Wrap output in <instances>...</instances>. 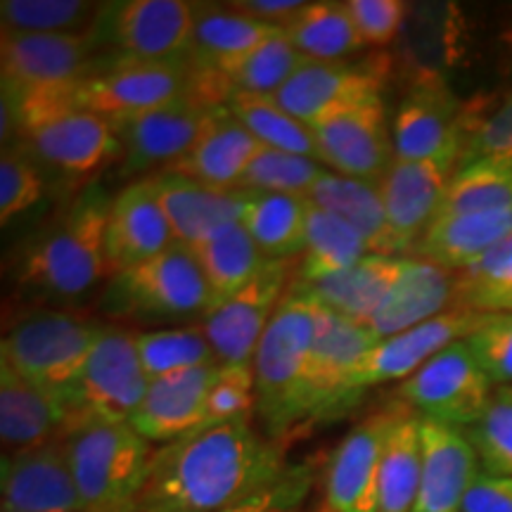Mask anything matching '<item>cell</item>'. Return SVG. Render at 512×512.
<instances>
[{"label":"cell","instance_id":"obj_38","mask_svg":"<svg viewBox=\"0 0 512 512\" xmlns=\"http://www.w3.org/2000/svg\"><path fill=\"white\" fill-rule=\"evenodd\" d=\"M368 254H373L368 242L349 223L311 204L309 221H306V245L297 271L299 283H313L347 271Z\"/></svg>","mask_w":512,"mask_h":512},{"label":"cell","instance_id":"obj_13","mask_svg":"<svg viewBox=\"0 0 512 512\" xmlns=\"http://www.w3.org/2000/svg\"><path fill=\"white\" fill-rule=\"evenodd\" d=\"M463 145H453L439 155L403 162L394 159L380 181L387 221L401 256H411L413 247L437 219L446 188L456 176Z\"/></svg>","mask_w":512,"mask_h":512},{"label":"cell","instance_id":"obj_28","mask_svg":"<svg viewBox=\"0 0 512 512\" xmlns=\"http://www.w3.org/2000/svg\"><path fill=\"white\" fill-rule=\"evenodd\" d=\"M67 425L64 403L19 375L0 358V444L3 456L34 451L62 439Z\"/></svg>","mask_w":512,"mask_h":512},{"label":"cell","instance_id":"obj_19","mask_svg":"<svg viewBox=\"0 0 512 512\" xmlns=\"http://www.w3.org/2000/svg\"><path fill=\"white\" fill-rule=\"evenodd\" d=\"M486 313L453 306L441 316L415 325V328L401 332V335L382 339L370 354L363 358L361 366L354 370L347 384V396L351 401L368 387L389 380H408L418 370L430 363L439 351L451 347L453 342L467 339L477 330Z\"/></svg>","mask_w":512,"mask_h":512},{"label":"cell","instance_id":"obj_16","mask_svg":"<svg viewBox=\"0 0 512 512\" xmlns=\"http://www.w3.org/2000/svg\"><path fill=\"white\" fill-rule=\"evenodd\" d=\"M98 31L93 34H3L0 74L17 91L67 88L95 72Z\"/></svg>","mask_w":512,"mask_h":512},{"label":"cell","instance_id":"obj_49","mask_svg":"<svg viewBox=\"0 0 512 512\" xmlns=\"http://www.w3.org/2000/svg\"><path fill=\"white\" fill-rule=\"evenodd\" d=\"M313 472L316 467L311 460L287 465L273 482L221 512H304L313 489Z\"/></svg>","mask_w":512,"mask_h":512},{"label":"cell","instance_id":"obj_7","mask_svg":"<svg viewBox=\"0 0 512 512\" xmlns=\"http://www.w3.org/2000/svg\"><path fill=\"white\" fill-rule=\"evenodd\" d=\"M150 382L140 363L136 332L102 325L79 387L67 403L64 432L83 422H131Z\"/></svg>","mask_w":512,"mask_h":512},{"label":"cell","instance_id":"obj_27","mask_svg":"<svg viewBox=\"0 0 512 512\" xmlns=\"http://www.w3.org/2000/svg\"><path fill=\"white\" fill-rule=\"evenodd\" d=\"M280 27L233 10L228 3H195V27L188 64L204 74L233 76L266 38L278 34Z\"/></svg>","mask_w":512,"mask_h":512},{"label":"cell","instance_id":"obj_46","mask_svg":"<svg viewBox=\"0 0 512 512\" xmlns=\"http://www.w3.org/2000/svg\"><path fill=\"white\" fill-rule=\"evenodd\" d=\"M309 60L292 46V41L283 34V29L271 38H266L252 55L247 57L245 64L233 76V88L242 93L256 95H275L299 67Z\"/></svg>","mask_w":512,"mask_h":512},{"label":"cell","instance_id":"obj_25","mask_svg":"<svg viewBox=\"0 0 512 512\" xmlns=\"http://www.w3.org/2000/svg\"><path fill=\"white\" fill-rule=\"evenodd\" d=\"M176 245L195 252L221 230L242 221L249 190H216L174 171L152 176Z\"/></svg>","mask_w":512,"mask_h":512},{"label":"cell","instance_id":"obj_54","mask_svg":"<svg viewBox=\"0 0 512 512\" xmlns=\"http://www.w3.org/2000/svg\"><path fill=\"white\" fill-rule=\"evenodd\" d=\"M228 5L233 10H240L249 17L259 19V22L273 24V27H285L306 3H299V0H238V3Z\"/></svg>","mask_w":512,"mask_h":512},{"label":"cell","instance_id":"obj_53","mask_svg":"<svg viewBox=\"0 0 512 512\" xmlns=\"http://www.w3.org/2000/svg\"><path fill=\"white\" fill-rule=\"evenodd\" d=\"M463 512H512V477L482 472L467 491Z\"/></svg>","mask_w":512,"mask_h":512},{"label":"cell","instance_id":"obj_51","mask_svg":"<svg viewBox=\"0 0 512 512\" xmlns=\"http://www.w3.org/2000/svg\"><path fill=\"white\" fill-rule=\"evenodd\" d=\"M43 197V178L22 147H12L0 159V223L34 207Z\"/></svg>","mask_w":512,"mask_h":512},{"label":"cell","instance_id":"obj_47","mask_svg":"<svg viewBox=\"0 0 512 512\" xmlns=\"http://www.w3.org/2000/svg\"><path fill=\"white\" fill-rule=\"evenodd\" d=\"M475 162L512 166V91L486 112L467 107L460 166Z\"/></svg>","mask_w":512,"mask_h":512},{"label":"cell","instance_id":"obj_48","mask_svg":"<svg viewBox=\"0 0 512 512\" xmlns=\"http://www.w3.org/2000/svg\"><path fill=\"white\" fill-rule=\"evenodd\" d=\"M256 411V382L252 363L238 366H219L214 382H211L207 399V418L204 427H216L230 420L252 418Z\"/></svg>","mask_w":512,"mask_h":512},{"label":"cell","instance_id":"obj_9","mask_svg":"<svg viewBox=\"0 0 512 512\" xmlns=\"http://www.w3.org/2000/svg\"><path fill=\"white\" fill-rule=\"evenodd\" d=\"M496 384L479 368L465 339L439 351L401 382L399 396L422 418L467 430L482 418Z\"/></svg>","mask_w":512,"mask_h":512},{"label":"cell","instance_id":"obj_23","mask_svg":"<svg viewBox=\"0 0 512 512\" xmlns=\"http://www.w3.org/2000/svg\"><path fill=\"white\" fill-rule=\"evenodd\" d=\"M0 512H86L62 439L3 456Z\"/></svg>","mask_w":512,"mask_h":512},{"label":"cell","instance_id":"obj_29","mask_svg":"<svg viewBox=\"0 0 512 512\" xmlns=\"http://www.w3.org/2000/svg\"><path fill=\"white\" fill-rule=\"evenodd\" d=\"M456 297L458 273L408 256L399 280L366 325L380 339L401 335L453 309Z\"/></svg>","mask_w":512,"mask_h":512},{"label":"cell","instance_id":"obj_31","mask_svg":"<svg viewBox=\"0 0 512 512\" xmlns=\"http://www.w3.org/2000/svg\"><path fill=\"white\" fill-rule=\"evenodd\" d=\"M512 235V207L437 219L413 247V259L460 273Z\"/></svg>","mask_w":512,"mask_h":512},{"label":"cell","instance_id":"obj_52","mask_svg":"<svg viewBox=\"0 0 512 512\" xmlns=\"http://www.w3.org/2000/svg\"><path fill=\"white\" fill-rule=\"evenodd\" d=\"M363 46H389L403 27L408 5L401 0H347Z\"/></svg>","mask_w":512,"mask_h":512},{"label":"cell","instance_id":"obj_44","mask_svg":"<svg viewBox=\"0 0 512 512\" xmlns=\"http://www.w3.org/2000/svg\"><path fill=\"white\" fill-rule=\"evenodd\" d=\"M325 171L328 169L318 159L264 147L240 178L238 190L306 197Z\"/></svg>","mask_w":512,"mask_h":512},{"label":"cell","instance_id":"obj_33","mask_svg":"<svg viewBox=\"0 0 512 512\" xmlns=\"http://www.w3.org/2000/svg\"><path fill=\"white\" fill-rule=\"evenodd\" d=\"M306 200L313 207L330 211L344 223H349L368 242L373 254L401 256L392 228H389L382 188L377 181H363V178L325 171L323 178L306 195Z\"/></svg>","mask_w":512,"mask_h":512},{"label":"cell","instance_id":"obj_1","mask_svg":"<svg viewBox=\"0 0 512 512\" xmlns=\"http://www.w3.org/2000/svg\"><path fill=\"white\" fill-rule=\"evenodd\" d=\"M287 467L285 448L252 418L204 427L155 448L138 512H221Z\"/></svg>","mask_w":512,"mask_h":512},{"label":"cell","instance_id":"obj_41","mask_svg":"<svg viewBox=\"0 0 512 512\" xmlns=\"http://www.w3.org/2000/svg\"><path fill=\"white\" fill-rule=\"evenodd\" d=\"M136 342L140 363L150 380L219 363L202 325L138 332Z\"/></svg>","mask_w":512,"mask_h":512},{"label":"cell","instance_id":"obj_22","mask_svg":"<svg viewBox=\"0 0 512 512\" xmlns=\"http://www.w3.org/2000/svg\"><path fill=\"white\" fill-rule=\"evenodd\" d=\"M166 211L159 202L155 178L128 183L112 200L107 223V264L110 275L136 268L174 247Z\"/></svg>","mask_w":512,"mask_h":512},{"label":"cell","instance_id":"obj_36","mask_svg":"<svg viewBox=\"0 0 512 512\" xmlns=\"http://www.w3.org/2000/svg\"><path fill=\"white\" fill-rule=\"evenodd\" d=\"M420 420L413 408L401 406L399 418L384 441L377 512H413L415 508L422 475Z\"/></svg>","mask_w":512,"mask_h":512},{"label":"cell","instance_id":"obj_32","mask_svg":"<svg viewBox=\"0 0 512 512\" xmlns=\"http://www.w3.org/2000/svg\"><path fill=\"white\" fill-rule=\"evenodd\" d=\"M406 259L408 256L368 254L356 266L330 278L313 280V283H299L294 278V287L316 299L323 309L366 325L399 280Z\"/></svg>","mask_w":512,"mask_h":512},{"label":"cell","instance_id":"obj_18","mask_svg":"<svg viewBox=\"0 0 512 512\" xmlns=\"http://www.w3.org/2000/svg\"><path fill=\"white\" fill-rule=\"evenodd\" d=\"M216 110L185 95L157 110L112 121L124 155L121 176L145 174L155 166L169 169L200 140Z\"/></svg>","mask_w":512,"mask_h":512},{"label":"cell","instance_id":"obj_30","mask_svg":"<svg viewBox=\"0 0 512 512\" xmlns=\"http://www.w3.org/2000/svg\"><path fill=\"white\" fill-rule=\"evenodd\" d=\"M264 147L230 114L228 107H219L188 155L166 171L216 190H238L240 178Z\"/></svg>","mask_w":512,"mask_h":512},{"label":"cell","instance_id":"obj_39","mask_svg":"<svg viewBox=\"0 0 512 512\" xmlns=\"http://www.w3.org/2000/svg\"><path fill=\"white\" fill-rule=\"evenodd\" d=\"M226 107L261 145L320 162L318 140L313 128L306 126L304 121L294 119L290 112H285L273 100V95L233 91Z\"/></svg>","mask_w":512,"mask_h":512},{"label":"cell","instance_id":"obj_10","mask_svg":"<svg viewBox=\"0 0 512 512\" xmlns=\"http://www.w3.org/2000/svg\"><path fill=\"white\" fill-rule=\"evenodd\" d=\"M380 342L368 325L320 306L316 342L304 382V425L337 418L347 411L354 403L347 396L351 375Z\"/></svg>","mask_w":512,"mask_h":512},{"label":"cell","instance_id":"obj_50","mask_svg":"<svg viewBox=\"0 0 512 512\" xmlns=\"http://www.w3.org/2000/svg\"><path fill=\"white\" fill-rule=\"evenodd\" d=\"M465 342L496 387L512 384V313H486Z\"/></svg>","mask_w":512,"mask_h":512},{"label":"cell","instance_id":"obj_37","mask_svg":"<svg viewBox=\"0 0 512 512\" xmlns=\"http://www.w3.org/2000/svg\"><path fill=\"white\" fill-rule=\"evenodd\" d=\"M283 34L304 57L318 62H337L363 48L347 3H306L285 24Z\"/></svg>","mask_w":512,"mask_h":512},{"label":"cell","instance_id":"obj_2","mask_svg":"<svg viewBox=\"0 0 512 512\" xmlns=\"http://www.w3.org/2000/svg\"><path fill=\"white\" fill-rule=\"evenodd\" d=\"M112 200L107 190L91 183L46 233L31 242L17 273L27 297L69 302L110 275L107 223Z\"/></svg>","mask_w":512,"mask_h":512},{"label":"cell","instance_id":"obj_45","mask_svg":"<svg viewBox=\"0 0 512 512\" xmlns=\"http://www.w3.org/2000/svg\"><path fill=\"white\" fill-rule=\"evenodd\" d=\"M463 432L475 446L482 472L512 477V384L496 387L482 418Z\"/></svg>","mask_w":512,"mask_h":512},{"label":"cell","instance_id":"obj_6","mask_svg":"<svg viewBox=\"0 0 512 512\" xmlns=\"http://www.w3.org/2000/svg\"><path fill=\"white\" fill-rule=\"evenodd\" d=\"M211 294L192 249L174 245L155 259L112 275L102 309L117 318L183 320L207 316Z\"/></svg>","mask_w":512,"mask_h":512},{"label":"cell","instance_id":"obj_43","mask_svg":"<svg viewBox=\"0 0 512 512\" xmlns=\"http://www.w3.org/2000/svg\"><path fill=\"white\" fill-rule=\"evenodd\" d=\"M456 306L479 313H512V235L458 273Z\"/></svg>","mask_w":512,"mask_h":512},{"label":"cell","instance_id":"obj_24","mask_svg":"<svg viewBox=\"0 0 512 512\" xmlns=\"http://www.w3.org/2000/svg\"><path fill=\"white\" fill-rule=\"evenodd\" d=\"M420 439L422 475L413 512H463L467 491L482 475L475 446L463 430L427 418L420 420Z\"/></svg>","mask_w":512,"mask_h":512},{"label":"cell","instance_id":"obj_5","mask_svg":"<svg viewBox=\"0 0 512 512\" xmlns=\"http://www.w3.org/2000/svg\"><path fill=\"white\" fill-rule=\"evenodd\" d=\"M100 330V323L74 313L36 311L5 332L0 358L60 399L67 411Z\"/></svg>","mask_w":512,"mask_h":512},{"label":"cell","instance_id":"obj_20","mask_svg":"<svg viewBox=\"0 0 512 512\" xmlns=\"http://www.w3.org/2000/svg\"><path fill=\"white\" fill-rule=\"evenodd\" d=\"M387 62H318L306 60L299 72L273 95V100L306 126L330 117L332 112L382 91Z\"/></svg>","mask_w":512,"mask_h":512},{"label":"cell","instance_id":"obj_12","mask_svg":"<svg viewBox=\"0 0 512 512\" xmlns=\"http://www.w3.org/2000/svg\"><path fill=\"white\" fill-rule=\"evenodd\" d=\"M311 128L320 164L332 166L335 174L380 183L394 164V138L380 93L351 102Z\"/></svg>","mask_w":512,"mask_h":512},{"label":"cell","instance_id":"obj_17","mask_svg":"<svg viewBox=\"0 0 512 512\" xmlns=\"http://www.w3.org/2000/svg\"><path fill=\"white\" fill-rule=\"evenodd\" d=\"M401 406L384 408L358 422L332 453L323 482L325 512L380 510V465L384 441L392 432Z\"/></svg>","mask_w":512,"mask_h":512},{"label":"cell","instance_id":"obj_8","mask_svg":"<svg viewBox=\"0 0 512 512\" xmlns=\"http://www.w3.org/2000/svg\"><path fill=\"white\" fill-rule=\"evenodd\" d=\"M190 93L188 64L140 62L119 55L72 86L74 110L110 121L157 110Z\"/></svg>","mask_w":512,"mask_h":512},{"label":"cell","instance_id":"obj_4","mask_svg":"<svg viewBox=\"0 0 512 512\" xmlns=\"http://www.w3.org/2000/svg\"><path fill=\"white\" fill-rule=\"evenodd\" d=\"M86 512H138L155 448L128 422H83L62 434Z\"/></svg>","mask_w":512,"mask_h":512},{"label":"cell","instance_id":"obj_42","mask_svg":"<svg viewBox=\"0 0 512 512\" xmlns=\"http://www.w3.org/2000/svg\"><path fill=\"white\" fill-rule=\"evenodd\" d=\"M512 207V166L475 162L460 166L448 183L437 219ZM434 219V221H437Z\"/></svg>","mask_w":512,"mask_h":512},{"label":"cell","instance_id":"obj_15","mask_svg":"<svg viewBox=\"0 0 512 512\" xmlns=\"http://www.w3.org/2000/svg\"><path fill=\"white\" fill-rule=\"evenodd\" d=\"M465 124L467 105L453 93L444 76L430 67L420 69L396 110L394 159L413 162L463 145Z\"/></svg>","mask_w":512,"mask_h":512},{"label":"cell","instance_id":"obj_26","mask_svg":"<svg viewBox=\"0 0 512 512\" xmlns=\"http://www.w3.org/2000/svg\"><path fill=\"white\" fill-rule=\"evenodd\" d=\"M216 373L219 363L152 380L128 425L150 444H169L200 430L207 418V399Z\"/></svg>","mask_w":512,"mask_h":512},{"label":"cell","instance_id":"obj_21","mask_svg":"<svg viewBox=\"0 0 512 512\" xmlns=\"http://www.w3.org/2000/svg\"><path fill=\"white\" fill-rule=\"evenodd\" d=\"M22 150L50 169L67 176H91L110 159L121 155L114 124L98 114L69 110L29 128Z\"/></svg>","mask_w":512,"mask_h":512},{"label":"cell","instance_id":"obj_40","mask_svg":"<svg viewBox=\"0 0 512 512\" xmlns=\"http://www.w3.org/2000/svg\"><path fill=\"white\" fill-rule=\"evenodd\" d=\"M110 3L91 0H3V34H93Z\"/></svg>","mask_w":512,"mask_h":512},{"label":"cell","instance_id":"obj_14","mask_svg":"<svg viewBox=\"0 0 512 512\" xmlns=\"http://www.w3.org/2000/svg\"><path fill=\"white\" fill-rule=\"evenodd\" d=\"M195 3L185 0H126L110 3L98 31L105 29L121 55L140 62L188 64Z\"/></svg>","mask_w":512,"mask_h":512},{"label":"cell","instance_id":"obj_11","mask_svg":"<svg viewBox=\"0 0 512 512\" xmlns=\"http://www.w3.org/2000/svg\"><path fill=\"white\" fill-rule=\"evenodd\" d=\"M294 259H271L245 290L204 316L202 328L219 366L252 363L261 337L294 283Z\"/></svg>","mask_w":512,"mask_h":512},{"label":"cell","instance_id":"obj_3","mask_svg":"<svg viewBox=\"0 0 512 512\" xmlns=\"http://www.w3.org/2000/svg\"><path fill=\"white\" fill-rule=\"evenodd\" d=\"M318 313L316 299L292 283L252 358L256 415L266 437L278 444L304 427V382L316 342Z\"/></svg>","mask_w":512,"mask_h":512},{"label":"cell","instance_id":"obj_34","mask_svg":"<svg viewBox=\"0 0 512 512\" xmlns=\"http://www.w3.org/2000/svg\"><path fill=\"white\" fill-rule=\"evenodd\" d=\"M195 256L209 285V311H214L216 306H221L240 290H245L271 261L261 252L259 245L249 238L242 223L221 230L219 235L204 242L202 247H197Z\"/></svg>","mask_w":512,"mask_h":512},{"label":"cell","instance_id":"obj_35","mask_svg":"<svg viewBox=\"0 0 512 512\" xmlns=\"http://www.w3.org/2000/svg\"><path fill=\"white\" fill-rule=\"evenodd\" d=\"M309 200L275 192H249L242 226L268 259H294L304 252Z\"/></svg>","mask_w":512,"mask_h":512}]
</instances>
